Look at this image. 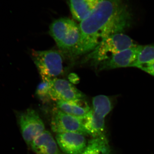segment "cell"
<instances>
[{"instance_id": "obj_1", "label": "cell", "mask_w": 154, "mask_h": 154, "mask_svg": "<svg viewBox=\"0 0 154 154\" xmlns=\"http://www.w3.org/2000/svg\"><path fill=\"white\" fill-rule=\"evenodd\" d=\"M132 13L123 0H102L97 8L80 22L81 38L74 55L90 52L105 38L122 33L132 20Z\"/></svg>"}, {"instance_id": "obj_2", "label": "cell", "mask_w": 154, "mask_h": 154, "mask_svg": "<svg viewBox=\"0 0 154 154\" xmlns=\"http://www.w3.org/2000/svg\"><path fill=\"white\" fill-rule=\"evenodd\" d=\"M49 33L61 50L74 55L81 38L79 25L69 18H60L51 23Z\"/></svg>"}, {"instance_id": "obj_3", "label": "cell", "mask_w": 154, "mask_h": 154, "mask_svg": "<svg viewBox=\"0 0 154 154\" xmlns=\"http://www.w3.org/2000/svg\"><path fill=\"white\" fill-rule=\"evenodd\" d=\"M129 36L119 33L105 38L85 59V62L90 61L94 65L97 66L122 51L137 46Z\"/></svg>"}, {"instance_id": "obj_4", "label": "cell", "mask_w": 154, "mask_h": 154, "mask_svg": "<svg viewBox=\"0 0 154 154\" xmlns=\"http://www.w3.org/2000/svg\"><path fill=\"white\" fill-rule=\"evenodd\" d=\"M112 100L108 96L99 95L93 99V108L84 119V125L93 137L105 134V117L113 109Z\"/></svg>"}, {"instance_id": "obj_5", "label": "cell", "mask_w": 154, "mask_h": 154, "mask_svg": "<svg viewBox=\"0 0 154 154\" xmlns=\"http://www.w3.org/2000/svg\"><path fill=\"white\" fill-rule=\"evenodd\" d=\"M32 57L42 79H51L63 72V59L56 51H34Z\"/></svg>"}, {"instance_id": "obj_6", "label": "cell", "mask_w": 154, "mask_h": 154, "mask_svg": "<svg viewBox=\"0 0 154 154\" xmlns=\"http://www.w3.org/2000/svg\"><path fill=\"white\" fill-rule=\"evenodd\" d=\"M17 117L22 137L30 146L33 140L45 131L44 123L38 113L32 108L17 113Z\"/></svg>"}, {"instance_id": "obj_7", "label": "cell", "mask_w": 154, "mask_h": 154, "mask_svg": "<svg viewBox=\"0 0 154 154\" xmlns=\"http://www.w3.org/2000/svg\"><path fill=\"white\" fill-rule=\"evenodd\" d=\"M51 128L57 134L75 132L88 135L84 125V119L77 118L57 110L54 112L51 119Z\"/></svg>"}, {"instance_id": "obj_8", "label": "cell", "mask_w": 154, "mask_h": 154, "mask_svg": "<svg viewBox=\"0 0 154 154\" xmlns=\"http://www.w3.org/2000/svg\"><path fill=\"white\" fill-rule=\"evenodd\" d=\"M85 97V95L68 81L57 79L52 80L51 100L70 102L84 99Z\"/></svg>"}, {"instance_id": "obj_9", "label": "cell", "mask_w": 154, "mask_h": 154, "mask_svg": "<svg viewBox=\"0 0 154 154\" xmlns=\"http://www.w3.org/2000/svg\"><path fill=\"white\" fill-rule=\"evenodd\" d=\"M55 138L61 150L66 154L82 153L85 149L88 143L85 135L78 133L57 134Z\"/></svg>"}, {"instance_id": "obj_10", "label": "cell", "mask_w": 154, "mask_h": 154, "mask_svg": "<svg viewBox=\"0 0 154 154\" xmlns=\"http://www.w3.org/2000/svg\"><path fill=\"white\" fill-rule=\"evenodd\" d=\"M142 45H137L122 51L109 59L98 65L100 70L111 69L119 68L131 67L137 58Z\"/></svg>"}, {"instance_id": "obj_11", "label": "cell", "mask_w": 154, "mask_h": 154, "mask_svg": "<svg viewBox=\"0 0 154 154\" xmlns=\"http://www.w3.org/2000/svg\"><path fill=\"white\" fill-rule=\"evenodd\" d=\"M30 146L36 154H61L55 140L48 131L36 137Z\"/></svg>"}, {"instance_id": "obj_12", "label": "cell", "mask_w": 154, "mask_h": 154, "mask_svg": "<svg viewBox=\"0 0 154 154\" xmlns=\"http://www.w3.org/2000/svg\"><path fill=\"white\" fill-rule=\"evenodd\" d=\"M102 1L68 0V4L74 19L81 22L93 13Z\"/></svg>"}, {"instance_id": "obj_13", "label": "cell", "mask_w": 154, "mask_h": 154, "mask_svg": "<svg viewBox=\"0 0 154 154\" xmlns=\"http://www.w3.org/2000/svg\"><path fill=\"white\" fill-rule=\"evenodd\" d=\"M57 102L59 110L81 119H84L91 110L84 99L70 102L59 101Z\"/></svg>"}, {"instance_id": "obj_14", "label": "cell", "mask_w": 154, "mask_h": 154, "mask_svg": "<svg viewBox=\"0 0 154 154\" xmlns=\"http://www.w3.org/2000/svg\"><path fill=\"white\" fill-rule=\"evenodd\" d=\"M85 149L88 154H112L105 133L89 141Z\"/></svg>"}, {"instance_id": "obj_15", "label": "cell", "mask_w": 154, "mask_h": 154, "mask_svg": "<svg viewBox=\"0 0 154 154\" xmlns=\"http://www.w3.org/2000/svg\"><path fill=\"white\" fill-rule=\"evenodd\" d=\"M154 63V45H142L137 58L131 67L141 69Z\"/></svg>"}, {"instance_id": "obj_16", "label": "cell", "mask_w": 154, "mask_h": 154, "mask_svg": "<svg viewBox=\"0 0 154 154\" xmlns=\"http://www.w3.org/2000/svg\"><path fill=\"white\" fill-rule=\"evenodd\" d=\"M52 80L51 79H44L42 82L37 87L36 92V96L42 101L48 102L51 99Z\"/></svg>"}, {"instance_id": "obj_17", "label": "cell", "mask_w": 154, "mask_h": 154, "mask_svg": "<svg viewBox=\"0 0 154 154\" xmlns=\"http://www.w3.org/2000/svg\"><path fill=\"white\" fill-rule=\"evenodd\" d=\"M141 69L154 76V63L149 66L143 68Z\"/></svg>"}, {"instance_id": "obj_18", "label": "cell", "mask_w": 154, "mask_h": 154, "mask_svg": "<svg viewBox=\"0 0 154 154\" xmlns=\"http://www.w3.org/2000/svg\"><path fill=\"white\" fill-rule=\"evenodd\" d=\"M69 79L71 82L76 84L79 82V78L74 74H71L69 75Z\"/></svg>"}, {"instance_id": "obj_19", "label": "cell", "mask_w": 154, "mask_h": 154, "mask_svg": "<svg viewBox=\"0 0 154 154\" xmlns=\"http://www.w3.org/2000/svg\"><path fill=\"white\" fill-rule=\"evenodd\" d=\"M79 154H88V153H87V152L86 151V149H85V150L82 153Z\"/></svg>"}]
</instances>
